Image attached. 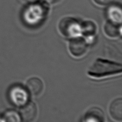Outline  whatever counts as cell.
Returning a JSON list of instances; mask_svg holds the SVG:
<instances>
[{
	"instance_id": "8992f818",
	"label": "cell",
	"mask_w": 122,
	"mask_h": 122,
	"mask_svg": "<svg viewBox=\"0 0 122 122\" xmlns=\"http://www.w3.org/2000/svg\"><path fill=\"white\" fill-rule=\"evenodd\" d=\"M20 117L23 122H34L38 115V109L33 102L26 103L20 110Z\"/></svg>"
},
{
	"instance_id": "9c48e42d",
	"label": "cell",
	"mask_w": 122,
	"mask_h": 122,
	"mask_svg": "<svg viewBox=\"0 0 122 122\" xmlns=\"http://www.w3.org/2000/svg\"><path fill=\"white\" fill-rule=\"evenodd\" d=\"M110 114L114 120L121 122L122 121V99H117L111 103L109 108Z\"/></svg>"
},
{
	"instance_id": "8fae6325",
	"label": "cell",
	"mask_w": 122,
	"mask_h": 122,
	"mask_svg": "<svg viewBox=\"0 0 122 122\" xmlns=\"http://www.w3.org/2000/svg\"><path fill=\"white\" fill-rule=\"evenodd\" d=\"M104 29L106 34L110 37H117L121 34V24L109 21L104 25Z\"/></svg>"
},
{
	"instance_id": "7a4b0ae2",
	"label": "cell",
	"mask_w": 122,
	"mask_h": 122,
	"mask_svg": "<svg viewBox=\"0 0 122 122\" xmlns=\"http://www.w3.org/2000/svg\"><path fill=\"white\" fill-rule=\"evenodd\" d=\"M59 29L63 35L67 37H74L81 32V26L77 21L70 17H66L61 20Z\"/></svg>"
},
{
	"instance_id": "6da1fadb",
	"label": "cell",
	"mask_w": 122,
	"mask_h": 122,
	"mask_svg": "<svg viewBox=\"0 0 122 122\" xmlns=\"http://www.w3.org/2000/svg\"><path fill=\"white\" fill-rule=\"evenodd\" d=\"M121 65L98 59L93 63L88 72V75L95 78H102L122 73Z\"/></svg>"
},
{
	"instance_id": "2e32d148",
	"label": "cell",
	"mask_w": 122,
	"mask_h": 122,
	"mask_svg": "<svg viewBox=\"0 0 122 122\" xmlns=\"http://www.w3.org/2000/svg\"><path fill=\"white\" fill-rule=\"evenodd\" d=\"M23 1L27 2H34L36 0H23Z\"/></svg>"
},
{
	"instance_id": "30bf717a",
	"label": "cell",
	"mask_w": 122,
	"mask_h": 122,
	"mask_svg": "<svg viewBox=\"0 0 122 122\" xmlns=\"http://www.w3.org/2000/svg\"><path fill=\"white\" fill-rule=\"evenodd\" d=\"M107 15L109 18V21L114 23L121 24L122 9L121 6L116 4L110 6L107 9Z\"/></svg>"
},
{
	"instance_id": "7c38bea8",
	"label": "cell",
	"mask_w": 122,
	"mask_h": 122,
	"mask_svg": "<svg viewBox=\"0 0 122 122\" xmlns=\"http://www.w3.org/2000/svg\"><path fill=\"white\" fill-rule=\"evenodd\" d=\"M20 115L14 110H8L4 114V122H20Z\"/></svg>"
},
{
	"instance_id": "3957f363",
	"label": "cell",
	"mask_w": 122,
	"mask_h": 122,
	"mask_svg": "<svg viewBox=\"0 0 122 122\" xmlns=\"http://www.w3.org/2000/svg\"><path fill=\"white\" fill-rule=\"evenodd\" d=\"M46 10L42 5L33 4L25 9L23 14L25 20L29 23H38L45 17Z\"/></svg>"
},
{
	"instance_id": "5bb4252c",
	"label": "cell",
	"mask_w": 122,
	"mask_h": 122,
	"mask_svg": "<svg viewBox=\"0 0 122 122\" xmlns=\"http://www.w3.org/2000/svg\"><path fill=\"white\" fill-rule=\"evenodd\" d=\"M112 1V0H95V1L100 5H106Z\"/></svg>"
},
{
	"instance_id": "277c9868",
	"label": "cell",
	"mask_w": 122,
	"mask_h": 122,
	"mask_svg": "<svg viewBox=\"0 0 122 122\" xmlns=\"http://www.w3.org/2000/svg\"><path fill=\"white\" fill-rule=\"evenodd\" d=\"M11 102L16 106H22L27 103L29 94L27 90L21 86H15L10 89L9 94Z\"/></svg>"
},
{
	"instance_id": "9a60e30c",
	"label": "cell",
	"mask_w": 122,
	"mask_h": 122,
	"mask_svg": "<svg viewBox=\"0 0 122 122\" xmlns=\"http://www.w3.org/2000/svg\"><path fill=\"white\" fill-rule=\"evenodd\" d=\"M47 1L52 4H56L58 3H60L61 1H62V0H47Z\"/></svg>"
},
{
	"instance_id": "ba28073f",
	"label": "cell",
	"mask_w": 122,
	"mask_h": 122,
	"mask_svg": "<svg viewBox=\"0 0 122 122\" xmlns=\"http://www.w3.org/2000/svg\"><path fill=\"white\" fill-rule=\"evenodd\" d=\"M84 122H104L103 112L98 108H91L85 115Z\"/></svg>"
},
{
	"instance_id": "52a82bcc",
	"label": "cell",
	"mask_w": 122,
	"mask_h": 122,
	"mask_svg": "<svg viewBox=\"0 0 122 122\" xmlns=\"http://www.w3.org/2000/svg\"><path fill=\"white\" fill-rule=\"evenodd\" d=\"M27 90L34 96H38L42 93L44 84L42 80L38 78H32L28 80L26 83Z\"/></svg>"
},
{
	"instance_id": "5b68a950",
	"label": "cell",
	"mask_w": 122,
	"mask_h": 122,
	"mask_svg": "<svg viewBox=\"0 0 122 122\" xmlns=\"http://www.w3.org/2000/svg\"><path fill=\"white\" fill-rule=\"evenodd\" d=\"M69 49L71 53L76 57H81L86 53L88 46L84 39L75 38L70 41Z\"/></svg>"
},
{
	"instance_id": "4fadbf2b",
	"label": "cell",
	"mask_w": 122,
	"mask_h": 122,
	"mask_svg": "<svg viewBox=\"0 0 122 122\" xmlns=\"http://www.w3.org/2000/svg\"><path fill=\"white\" fill-rule=\"evenodd\" d=\"M81 30L85 35L90 36L95 34L97 31V27L94 23L91 21H87L83 24L81 27Z\"/></svg>"
}]
</instances>
